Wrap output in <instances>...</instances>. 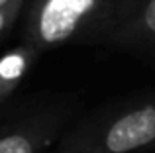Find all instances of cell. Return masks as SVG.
<instances>
[{"instance_id": "7", "label": "cell", "mask_w": 155, "mask_h": 153, "mask_svg": "<svg viewBox=\"0 0 155 153\" xmlns=\"http://www.w3.org/2000/svg\"><path fill=\"white\" fill-rule=\"evenodd\" d=\"M14 0H0V8H4V6H8V4H12Z\"/></svg>"}, {"instance_id": "1", "label": "cell", "mask_w": 155, "mask_h": 153, "mask_svg": "<svg viewBox=\"0 0 155 153\" xmlns=\"http://www.w3.org/2000/svg\"><path fill=\"white\" fill-rule=\"evenodd\" d=\"M130 0H26L24 45L35 53L104 39Z\"/></svg>"}, {"instance_id": "6", "label": "cell", "mask_w": 155, "mask_h": 153, "mask_svg": "<svg viewBox=\"0 0 155 153\" xmlns=\"http://www.w3.org/2000/svg\"><path fill=\"white\" fill-rule=\"evenodd\" d=\"M24 2H26V0H14L12 4L0 8V35H4L12 26H14L16 18H18V16L22 14V10H24Z\"/></svg>"}, {"instance_id": "3", "label": "cell", "mask_w": 155, "mask_h": 153, "mask_svg": "<svg viewBox=\"0 0 155 153\" xmlns=\"http://www.w3.org/2000/svg\"><path fill=\"white\" fill-rule=\"evenodd\" d=\"M104 39L155 55V0H130Z\"/></svg>"}, {"instance_id": "2", "label": "cell", "mask_w": 155, "mask_h": 153, "mask_svg": "<svg viewBox=\"0 0 155 153\" xmlns=\"http://www.w3.org/2000/svg\"><path fill=\"white\" fill-rule=\"evenodd\" d=\"M155 143V104H140L77 132L59 153H136Z\"/></svg>"}, {"instance_id": "5", "label": "cell", "mask_w": 155, "mask_h": 153, "mask_svg": "<svg viewBox=\"0 0 155 153\" xmlns=\"http://www.w3.org/2000/svg\"><path fill=\"white\" fill-rule=\"evenodd\" d=\"M47 138V128H16L0 134V153H39Z\"/></svg>"}, {"instance_id": "4", "label": "cell", "mask_w": 155, "mask_h": 153, "mask_svg": "<svg viewBox=\"0 0 155 153\" xmlns=\"http://www.w3.org/2000/svg\"><path fill=\"white\" fill-rule=\"evenodd\" d=\"M34 55L38 53L31 51L30 47L22 45L0 57V102H4L14 92V88L20 84L22 76L31 67Z\"/></svg>"}]
</instances>
